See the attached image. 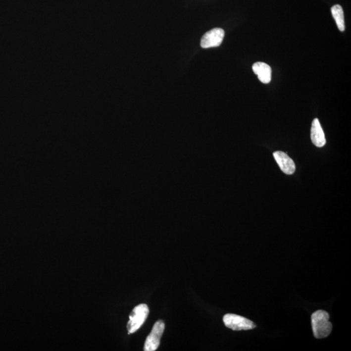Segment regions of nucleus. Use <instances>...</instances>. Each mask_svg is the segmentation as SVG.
<instances>
[{
    "instance_id": "4",
    "label": "nucleus",
    "mask_w": 351,
    "mask_h": 351,
    "mask_svg": "<svg viewBox=\"0 0 351 351\" xmlns=\"http://www.w3.org/2000/svg\"><path fill=\"white\" fill-rule=\"evenodd\" d=\"M165 329V323L161 320L157 321L153 325L152 330L145 341L144 350L154 351L157 350L160 344V340Z\"/></svg>"
},
{
    "instance_id": "6",
    "label": "nucleus",
    "mask_w": 351,
    "mask_h": 351,
    "mask_svg": "<svg viewBox=\"0 0 351 351\" xmlns=\"http://www.w3.org/2000/svg\"><path fill=\"white\" fill-rule=\"evenodd\" d=\"M274 157L277 162L280 169L286 174L291 175L296 171V164L294 161L283 151H277L273 153Z\"/></svg>"
},
{
    "instance_id": "9",
    "label": "nucleus",
    "mask_w": 351,
    "mask_h": 351,
    "mask_svg": "<svg viewBox=\"0 0 351 351\" xmlns=\"http://www.w3.org/2000/svg\"><path fill=\"white\" fill-rule=\"evenodd\" d=\"M331 12L338 29L340 32H344L346 26H345L344 13L342 6L340 5L333 6L331 8Z\"/></svg>"
},
{
    "instance_id": "3",
    "label": "nucleus",
    "mask_w": 351,
    "mask_h": 351,
    "mask_svg": "<svg viewBox=\"0 0 351 351\" xmlns=\"http://www.w3.org/2000/svg\"><path fill=\"white\" fill-rule=\"evenodd\" d=\"M224 325L226 327L233 330H247L254 329L255 325L252 321L232 313H228L223 317Z\"/></svg>"
},
{
    "instance_id": "2",
    "label": "nucleus",
    "mask_w": 351,
    "mask_h": 351,
    "mask_svg": "<svg viewBox=\"0 0 351 351\" xmlns=\"http://www.w3.org/2000/svg\"><path fill=\"white\" fill-rule=\"evenodd\" d=\"M149 313L148 306L145 304H141L135 307L129 317L127 329L129 334H133L140 329L146 321Z\"/></svg>"
},
{
    "instance_id": "8",
    "label": "nucleus",
    "mask_w": 351,
    "mask_h": 351,
    "mask_svg": "<svg viewBox=\"0 0 351 351\" xmlns=\"http://www.w3.org/2000/svg\"><path fill=\"white\" fill-rule=\"evenodd\" d=\"M252 70L256 74L259 80L263 84H269L271 81V68L262 62H257L253 64Z\"/></svg>"
},
{
    "instance_id": "5",
    "label": "nucleus",
    "mask_w": 351,
    "mask_h": 351,
    "mask_svg": "<svg viewBox=\"0 0 351 351\" xmlns=\"http://www.w3.org/2000/svg\"><path fill=\"white\" fill-rule=\"evenodd\" d=\"M224 32L221 28H214L205 33L201 39V45L203 49L219 47L223 42Z\"/></svg>"
},
{
    "instance_id": "7",
    "label": "nucleus",
    "mask_w": 351,
    "mask_h": 351,
    "mask_svg": "<svg viewBox=\"0 0 351 351\" xmlns=\"http://www.w3.org/2000/svg\"><path fill=\"white\" fill-rule=\"evenodd\" d=\"M311 139L313 145L317 147H323L326 144L325 134L318 118H315L311 124Z\"/></svg>"
},
{
    "instance_id": "1",
    "label": "nucleus",
    "mask_w": 351,
    "mask_h": 351,
    "mask_svg": "<svg viewBox=\"0 0 351 351\" xmlns=\"http://www.w3.org/2000/svg\"><path fill=\"white\" fill-rule=\"evenodd\" d=\"M311 325L313 334L317 339L328 337L332 330L329 321V314L326 311L318 310L311 315Z\"/></svg>"
}]
</instances>
